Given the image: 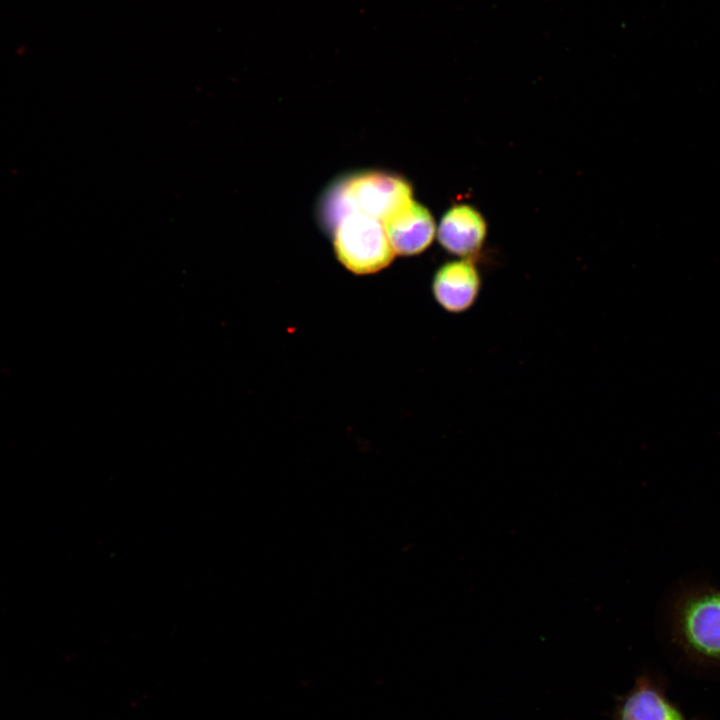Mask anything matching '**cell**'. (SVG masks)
Segmentation results:
<instances>
[{"mask_svg":"<svg viewBox=\"0 0 720 720\" xmlns=\"http://www.w3.org/2000/svg\"><path fill=\"white\" fill-rule=\"evenodd\" d=\"M487 234L482 215L469 205H456L443 216L438 229L441 245L450 253L471 258L481 249Z\"/></svg>","mask_w":720,"mask_h":720,"instance_id":"cell-7","label":"cell"},{"mask_svg":"<svg viewBox=\"0 0 720 720\" xmlns=\"http://www.w3.org/2000/svg\"><path fill=\"white\" fill-rule=\"evenodd\" d=\"M383 225L394 253L403 256L424 251L435 233L430 212L413 200L387 218Z\"/></svg>","mask_w":720,"mask_h":720,"instance_id":"cell-6","label":"cell"},{"mask_svg":"<svg viewBox=\"0 0 720 720\" xmlns=\"http://www.w3.org/2000/svg\"><path fill=\"white\" fill-rule=\"evenodd\" d=\"M333 230L336 256L352 273L378 272L388 266L395 255L383 223L372 216L347 213Z\"/></svg>","mask_w":720,"mask_h":720,"instance_id":"cell-3","label":"cell"},{"mask_svg":"<svg viewBox=\"0 0 720 720\" xmlns=\"http://www.w3.org/2000/svg\"><path fill=\"white\" fill-rule=\"evenodd\" d=\"M410 184L400 176L367 171L345 177L333 184L320 204L323 224L333 229L347 213L372 216L382 223L412 200Z\"/></svg>","mask_w":720,"mask_h":720,"instance_id":"cell-2","label":"cell"},{"mask_svg":"<svg viewBox=\"0 0 720 720\" xmlns=\"http://www.w3.org/2000/svg\"><path fill=\"white\" fill-rule=\"evenodd\" d=\"M614 720H696L690 718L666 693L662 682L640 675L616 704Z\"/></svg>","mask_w":720,"mask_h":720,"instance_id":"cell-4","label":"cell"},{"mask_svg":"<svg viewBox=\"0 0 720 720\" xmlns=\"http://www.w3.org/2000/svg\"><path fill=\"white\" fill-rule=\"evenodd\" d=\"M480 288L481 278L471 258L445 263L437 270L432 282L436 301L451 313L469 309L477 299Z\"/></svg>","mask_w":720,"mask_h":720,"instance_id":"cell-5","label":"cell"},{"mask_svg":"<svg viewBox=\"0 0 720 720\" xmlns=\"http://www.w3.org/2000/svg\"><path fill=\"white\" fill-rule=\"evenodd\" d=\"M658 616L665 643L680 667L698 677L720 680V579L675 585Z\"/></svg>","mask_w":720,"mask_h":720,"instance_id":"cell-1","label":"cell"}]
</instances>
